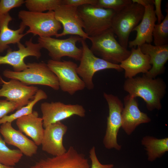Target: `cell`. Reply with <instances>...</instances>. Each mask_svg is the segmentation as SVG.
I'll list each match as a JSON object with an SVG mask.
<instances>
[{
  "mask_svg": "<svg viewBox=\"0 0 168 168\" xmlns=\"http://www.w3.org/2000/svg\"><path fill=\"white\" fill-rule=\"evenodd\" d=\"M166 85L161 78H151L143 74L142 76L126 79L123 88L130 96L140 97L145 102L150 111L161 109V101L166 92Z\"/></svg>",
  "mask_w": 168,
  "mask_h": 168,
  "instance_id": "1",
  "label": "cell"
},
{
  "mask_svg": "<svg viewBox=\"0 0 168 168\" xmlns=\"http://www.w3.org/2000/svg\"><path fill=\"white\" fill-rule=\"evenodd\" d=\"M28 67L21 72H15L8 69L3 72L7 78L18 80L28 85H39L49 86L55 90L60 89L56 75L44 62L27 63Z\"/></svg>",
  "mask_w": 168,
  "mask_h": 168,
  "instance_id": "2",
  "label": "cell"
},
{
  "mask_svg": "<svg viewBox=\"0 0 168 168\" xmlns=\"http://www.w3.org/2000/svg\"><path fill=\"white\" fill-rule=\"evenodd\" d=\"M144 10L143 6L132 2L115 12L111 28L118 37L119 43L126 49L128 47L130 34L142 20Z\"/></svg>",
  "mask_w": 168,
  "mask_h": 168,
  "instance_id": "3",
  "label": "cell"
},
{
  "mask_svg": "<svg viewBox=\"0 0 168 168\" xmlns=\"http://www.w3.org/2000/svg\"><path fill=\"white\" fill-rule=\"evenodd\" d=\"M91 42L90 48L96 56L113 64H119L130 55V51L118 41L111 28L88 38Z\"/></svg>",
  "mask_w": 168,
  "mask_h": 168,
  "instance_id": "4",
  "label": "cell"
},
{
  "mask_svg": "<svg viewBox=\"0 0 168 168\" xmlns=\"http://www.w3.org/2000/svg\"><path fill=\"white\" fill-rule=\"evenodd\" d=\"M18 16L21 23L29 29L27 35L32 33L40 37H51L56 36L62 28V25L56 18L54 11L38 12L22 10L20 11Z\"/></svg>",
  "mask_w": 168,
  "mask_h": 168,
  "instance_id": "5",
  "label": "cell"
},
{
  "mask_svg": "<svg viewBox=\"0 0 168 168\" xmlns=\"http://www.w3.org/2000/svg\"><path fill=\"white\" fill-rule=\"evenodd\" d=\"M77 10L83 30L89 37L97 35L111 28L114 10L91 5L79 7Z\"/></svg>",
  "mask_w": 168,
  "mask_h": 168,
  "instance_id": "6",
  "label": "cell"
},
{
  "mask_svg": "<svg viewBox=\"0 0 168 168\" xmlns=\"http://www.w3.org/2000/svg\"><path fill=\"white\" fill-rule=\"evenodd\" d=\"M81 42L82 52L77 72L88 90H92L94 88L93 78L96 72L106 69H114L119 72L123 70L119 64L109 62L95 55L85 40L82 39Z\"/></svg>",
  "mask_w": 168,
  "mask_h": 168,
  "instance_id": "7",
  "label": "cell"
},
{
  "mask_svg": "<svg viewBox=\"0 0 168 168\" xmlns=\"http://www.w3.org/2000/svg\"><path fill=\"white\" fill-rule=\"evenodd\" d=\"M57 76L60 88L63 91L72 95L85 89L86 86L77 72V65L70 61L49 60L47 63Z\"/></svg>",
  "mask_w": 168,
  "mask_h": 168,
  "instance_id": "8",
  "label": "cell"
},
{
  "mask_svg": "<svg viewBox=\"0 0 168 168\" xmlns=\"http://www.w3.org/2000/svg\"><path fill=\"white\" fill-rule=\"evenodd\" d=\"M83 39L77 35H72L68 38L60 39L51 37H39L38 43L47 50L51 59L60 61L64 57H68L80 61L82 54V48L77 47V43Z\"/></svg>",
  "mask_w": 168,
  "mask_h": 168,
  "instance_id": "9",
  "label": "cell"
},
{
  "mask_svg": "<svg viewBox=\"0 0 168 168\" xmlns=\"http://www.w3.org/2000/svg\"><path fill=\"white\" fill-rule=\"evenodd\" d=\"M103 96L108 104L109 114L103 142L105 147L108 149L114 148L120 150L121 146L117 143V137L122 126V112L124 105L116 96L104 92Z\"/></svg>",
  "mask_w": 168,
  "mask_h": 168,
  "instance_id": "10",
  "label": "cell"
},
{
  "mask_svg": "<svg viewBox=\"0 0 168 168\" xmlns=\"http://www.w3.org/2000/svg\"><path fill=\"white\" fill-rule=\"evenodd\" d=\"M43 127L76 115L83 117L86 110L79 104H66L60 101L44 102L40 105Z\"/></svg>",
  "mask_w": 168,
  "mask_h": 168,
  "instance_id": "11",
  "label": "cell"
},
{
  "mask_svg": "<svg viewBox=\"0 0 168 168\" xmlns=\"http://www.w3.org/2000/svg\"><path fill=\"white\" fill-rule=\"evenodd\" d=\"M55 17L63 27L62 32L58 33V38L67 35L78 36L85 40L89 36L83 30L82 21L77 7L61 4L54 11Z\"/></svg>",
  "mask_w": 168,
  "mask_h": 168,
  "instance_id": "12",
  "label": "cell"
},
{
  "mask_svg": "<svg viewBox=\"0 0 168 168\" xmlns=\"http://www.w3.org/2000/svg\"><path fill=\"white\" fill-rule=\"evenodd\" d=\"M0 83L2 84L0 97H5L7 100L16 104L18 109L33 100L39 90L36 86L26 85L16 79L6 81L1 77Z\"/></svg>",
  "mask_w": 168,
  "mask_h": 168,
  "instance_id": "13",
  "label": "cell"
},
{
  "mask_svg": "<svg viewBox=\"0 0 168 168\" xmlns=\"http://www.w3.org/2000/svg\"><path fill=\"white\" fill-rule=\"evenodd\" d=\"M25 44L26 46L20 42L17 43L19 49L17 50L8 49L5 55L0 56V65L8 64L12 66L14 71L21 72L28 67L27 64L24 62L26 57L32 56L37 59L40 57V50L42 48L39 43H34L31 38L26 41Z\"/></svg>",
  "mask_w": 168,
  "mask_h": 168,
  "instance_id": "14",
  "label": "cell"
},
{
  "mask_svg": "<svg viewBox=\"0 0 168 168\" xmlns=\"http://www.w3.org/2000/svg\"><path fill=\"white\" fill-rule=\"evenodd\" d=\"M29 168H90L87 159L70 146L63 154L41 159Z\"/></svg>",
  "mask_w": 168,
  "mask_h": 168,
  "instance_id": "15",
  "label": "cell"
},
{
  "mask_svg": "<svg viewBox=\"0 0 168 168\" xmlns=\"http://www.w3.org/2000/svg\"><path fill=\"white\" fill-rule=\"evenodd\" d=\"M44 128L41 143L42 150L54 156L65 153L67 150L63 144V138L67 131V126L59 121Z\"/></svg>",
  "mask_w": 168,
  "mask_h": 168,
  "instance_id": "16",
  "label": "cell"
},
{
  "mask_svg": "<svg viewBox=\"0 0 168 168\" xmlns=\"http://www.w3.org/2000/svg\"><path fill=\"white\" fill-rule=\"evenodd\" d=\"M124 100L121 127L127 135H130L138 125L150 122L151 119L146 114L140 111L136 98L128 94L124 97Z\"/></svg>",
  "mask_w": 168,
  "mask_h": 168,
  "instance_id": "17",
  "label": "cell"
},
{
  "mask_svg": "<svg viewBox=\"0 0 168 168\" xmlns=\"http://www.w3.org/2000/svg\"><path fill=\"white\" fill-rule=\"evenodd\" d=\"M145 10L140 23L133 30L137 32L135 38L129 41L130 48L140 46L145 43L151 44L153 41L152 32L157 19L155 14L154 3L144 7Z\"/></svg>",
  "mask_w": 168,
  "mask_h": 168,
  "instance_id": "18",
  "label": "cell"
},
{
  "mask_svg": "<svg viewBox=\"0 0 168 168\" xmlns=\"http://www.w3.org/2000/svg\"><path fill=\"white\" fill-rule=\"evenodd\" d=\"M1 125L0 133L6 143L17 147L23 154L28 157L37 153V146L20 130L14 128L12 123L6 122Z\"/></svg>",
  "mask_w": 168,
  "mask_h": 168,
  "instance_id": "19",
  "label": "cell"
},
{
  "mask_svg": "<svg viewBox=\"0 0 168 168\" xmlns=\"http://www.w3.org/2000/svg\"><path fill=\"white\" fill-rule=\"evenodd\" d=\"M119 65L124 70L126 79L133 77L140 73L146 74L152 68L149 56L143 53L139 46L132 48L130 55Z\"/></svg>",
  "mask_w": 168,
  "mask_h": 168,
  "instance_id": "20",
  "label": "cell"
},
{
  "mask_svg": "<svg viewBox=\"0 0 168 168\" xmlns=\"http://www.w3.org/2000/svg\"><path fill=\"white\" fill-rule=\"evenodd\" d=\"M139 47L143 53L149 56L152 65L151 68L145 74L154 78L163 73L165 69V65L168 60V44L155 46L146 43Z\"/></svg>",
  "mask_w": 168,
  "mask_h": 168,
  "instance_id": "21",
  "label": "cell"
},
{
  "mask_svg": "<svg viewBox=\"0 0 168 168\" xmlns=\"http://www.w3.org/2000/svg\"><path fill=\"white\" fill-rule=\"evenodd\" d=\"M16 124L19 130L31 138L37 146L41 145L44 129L43 119L37 111L17 119Z\"/></svg>",
  "mask_w": 168,
  "mask_h": 168,
  "instance_id": "22",
  "label": "cell"
},
{
  "mask_svg": "<svg viewBox=\"0 0 168 168\" xmlns=\"http://www.w3.org/2000/svg\"><path fill=\"white\" fill-rule=\"evenodd\" d=\"M12 18L9 13L0 15V53L9 48L8 45L17 44L26 34L23 32L26 26L21 23L19 28L13 30L9 27Z\"/></svg>",
  "mask_w": 168,
  "mask_h": 168,
  "instance_id": "23",
  "label": "cell"
},
{
  "mask_svg": "<svg viewBox=\"0 0 168 168\" xmlns=\"http://www.w3.org/2000/svg\"><path fill=\"white\" fill-rule=\"evenodd\" d=\"M141 143L145 147L149 161L161 157L168 151V138L158 139L147 136L143 137Z\"/></svg>",
  "mask_w": 168,
  "mask_h": 168,
  "instance_id": "24",
  "label": "cell"
},
{
  "mask_svg": "<svg viewBox=\"0 0 168 168\" xmlns=\"http://www.w3.org/2000/svg\"><path fill=\"white\" fill-rule=\"evenodd\" d=\"M47 98L48 95L44 91L39 89L33 99L27 105L17 110L14 113L6 115L0 119V125L6 122L12 123L21 117L31 113L33 111L34 107L38 102L42 100L46 99Z\"/></svg>",
  "mask_w": 168,
  "mask_h": 168,
  "instance_id": "25",
  "label": "cell"
},
{
  "mask_svg": "<svg viewBox=\"0 0 168 168\" xmlns=\"http://www.w3.org/2000/svg\"><path fill=\"white\" fill-rule=\"evenodd\" d=\"M23 154L18 149L8 147L0 135V163L4 165L15 166L21 159Z\"/></svg>",
  "mask_w": 168,
  "mask_h": 168,
  "instance_id": "26",
  "label": "cell"
},
{
  "mask_svg": "<svg viewBox=\"0 0 168 168\" xmlns=\"http://www.w3.org/2000/svg\"><path fill=\"white\" fill-rule=\"evenodd\" d=\"M24 3L30 11L43 12L54 11L62 4V0H26Z\"/></svg>",
  "mask_w": 168,
  "mask_h": 168,
  "instance_id": "27",
  "label": "cell"
},
{
  "mask_svg": "<svg viewBox=\"0 0 168 168\" xmlns=\"http://www.w3.org/2000/svg\"><path fill=\"white\" fill-rule=\"evenodd\" d=\"M163 20L160 23L155 24L152 32L155 45L161 46L168 44V10Z\"/></svg>",
  "mask_w": 168,
  "mask_h": 168,
  "instance_id": "28",
  "label": "cell"
},
{
  "mask_svg": "<svg viewBox=\"0 0 168 168\" xmlns=\"http://www.w3.org/2000/svg\"><path fill=\"white\" fill-rule=\"evenodd\" d=\"M132 2V0H97L95 6L112 9L116 12Z\"/></svg>",
  "mask_w": 168,
  "mask_h": 168,
  "instance_id": "29",
  "label": "cell"
},
{
  "mask_svg": "<svg viewBox=\"0 0 168 168\" xmlns=\"http://www.w3.org/2000/svg\"><path fill=\"white\" fill-rule=\"evenodd\" d=\"M25 3L23 0H0V15L9 13V12L14 8L21 6Z\"/></svg>",
  "mask_w": 168,
  "mask_h": 168,
  "instance_id": "30",
  "label": "cell"
},
{
  "mask_svg": "<svg viewBox=\"0 0 168 168\" xmlns=\"http://www.w3.org/2000/svg\"><path fill=\"white\" fill-rule=\"evenodd\" d=\"M19 109L16 103L6 100H0V119L16 110Z\"/></svg>",
  "mask_w": 168,
  "mask_h": 168,
  "instance_id": "31",
  "label": "cell"
},
{
  "mask_svg": "<svg viewBox=\"0 0 168 168\" xmlns=\"http://www.w3.org/2000/svg\"><path fill=\"white\" fill-rule=\"evenodd\" d=\"M89 153L91 161L90 168H112L114 167V165L112 164L103 165L100 162L96 154L95 147H93L91 149Z\"/></svg>",
  "mask_w": 168,
  "mask_h": 168,
  "instance_id": "32",
  "label": "cell"
},
{
  "mask_svg": "<svg viewBox=\"0 0 168 168\" xmlns=\"http://www.w3.org/2000/svg\"><path fill=\"white\" fill-rule=\"evenodd\" d=\"M97 0H62V4L78 7L86 5L95 6Z\"/></svg>",
  "mask_w": 168,
  "mask_h": 168,
  "instance_id": "33",
  "label": "cell"
},
{
  "mask_svg": "<svg viewBox=\"0 0 168 168\" xmlns=\"http://www.w3.org/2000/svg\"><path fill=\"white\" fill-rule=\"evenodd\" d=\"M161 2L162 0H154V5L155 8L154 11L157 19V24H160L165 18L161 10Z\"/></svg>",
  "mask_w": 168,
  "mask_h": 168,
  "instance_id": "34",
  "label": "cell"
},
{
  "mask_svg": "<svg viewBox=\"0 0 168 168\" xmlns=\"http://www.w3.org/2000/svg\"><path fill=\"white\" fill-rule=\"evenodd\" d=\"M132 2L138 4L144 7L149 4L154 3V0H132Z\"/></svg>",
  "mask_w": 168,
  "mask_h": 168,
  "instance_id": "35",
  "label": "cell"
},
{
  "mask_svg": "<svg viewBox=\"0 0 168 168\" xmlns=\"http://www.w3.org/2000/svg\"><path fill=\"white\" fill-rule=\"evenodd\" d=\"M0 168H15L13 167L7 166L0 163Z\"/></svg>",
  "mask_w": 168,
  "mask_h": 168,
  "instance_id": "36",
  "label": "cell"
}]
</instances>
